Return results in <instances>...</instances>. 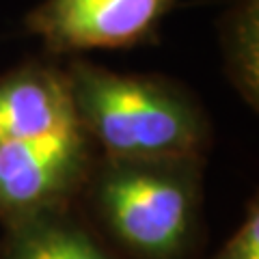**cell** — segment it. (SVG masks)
I'll list each match as a JSON object with an SVG mask.
<instances>
[{
    "label": "cell",
    "mask_w": 259,
    "mask_h": 259,
    "mask_svg": "<svg viewBox=\"0 0 259 259\" xmlns=\"http://www.w3.org/2000/svg\"><path fill=\"white\" fill-rule=\"evenodd\" d=\"M82 192L125 253L136 259H184L199 227L201 158H100Z\"/></svg>",
    "instance_id": "cell-2"
},
{
    "label": "cell",
    "mask_w": 259,
    "mask_h": 259,
    "mask_svg": "<svg viewBox=\"0 0 259 259\" xmlns=\"http://www.w3.org/2000/svg\"><path fill=\"white\" fill-rule=\"evenodd\" d=\"M182 0H41L24 26L52 54L145 44Z\"/></svg>",
    "instance_id": "cell-4"
},
{
    "label": "cell",
    "mask_w": 259,
    "mask_h": 259,
    "mask_svg": "<svg viewBox=\"0 0 259 259\" xmlns=\"http://www.w3.org/2000/svg\"><path fill=\"white\" fill-rule=\"evenodd\" d=\"M84 132L41 141L0 143V221L5 225L46 209L71 207L93 168Z\"/></svg>",
    "instance_id": "cell-3"
},
{
    "label": "cell",
    "mask_w": 259,
    "mask_h": 259,
    "mask_svg": "<svg viewBox=\"0 0 259 259\" xmlns=\"http://www.w3.org/2000/svg\"><path fill=\"white\" fill-rule=\"evenodd\" d=\"M78 123L102 158H203L209 121L203 106L166 78L117 74L84 59L65 69Z\"/></svg>",
    "instance_id": "cell-1"
},
{
    "label": "cell",
    "mask_w": 259,
    "mask_h": 259,
    "mask_svg": "<svg viewBox=\"0 0 259 259\" xmlns=\"http://www.w3.org/2000/svg\"><path fill=\"white\" fill-rule=\"evenodd\" d=\"M71 207L7 223L0 259H119Z\"/></svg>",
    "instance_id": "cell-6"
},
{
    "label": "cell",
    "mask_w": 259,
    "mask_h": 259,
    "mask_svg": "<svg viewBox=\"0 0 259 259\" xmlns=\"http://www.w3.org/2000/svg\"><path fill=\"white\" fill-rule=\"evenodd\" d=\"M221 48L231 87L253 110L259 104V0H236L221 20Z\"/></svg>",
    "instance_id": "cell-7"
},
{
    "label": "cell",
    "mask_w": 259,
    "mask_h": 259,
    "mask_svg": "<svg viewBox=\"0 0 259 259\" xmlns=\"http://www.w3.org/2000/svg\"><path fill=\"white\" fill-rule=\"evenodd\" d=\"M82 132L65 69L28 63L0 76V143Z\"/></svg>",
    "instance_id": "cell-5"
},
{
    "label": "cell",
    "mask_w": 259,
    "mask_h": 259,
    "mask_svg": "<svg viewBox=\"0 0 259 259\" xmlns=\"http://www.w3.org/2000/svg\"><path fill=\"white\" fill-rule=\"evenodd\" d=\"M212 259H259V209L257 201L246 207L236 233L223 244Z\"/></svg>",
    "instance_id": "cell-8"
}]
</instances>
